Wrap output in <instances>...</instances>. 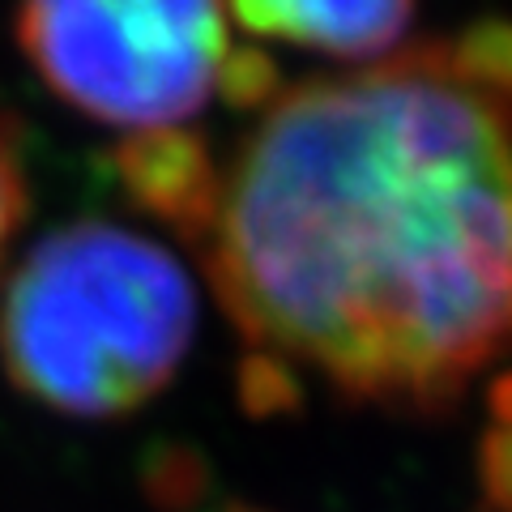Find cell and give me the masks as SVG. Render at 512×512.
I'll list each match as a JSON object with an SVG mask.
<instances>
[{
    "instance_id": "7a4b0ae2",
    "label": "cell",
    "mask_w": 512,
    "mask_h": 512,
    "mask_svg": "<svg viewBox=\"0 0 512 512\" xmlns=\"http://www.w3.org/2000/svg\"><path fill=\"white\" fill-rule=\"evenodd\" d=\"M192 325L197 295L171 252L111 222H77L13 274L0 359L47 410L116 419L175 376Z\"/></svg>"
},
{
    "instance_id": "5b68a950",
    "label": "cell",
    "mask_w": 512,
    "mask_h": 512,
    "mask_svg": "<svg viewBox=\"0 0 512 512\" xmlns=\"http://www.w3.org/2000/svg\"><path fill=\"white\" fill-rule=\"evenodd\" d=\"M244 35L256 39H286L299 47H316L325 56L367 60L384 56L406 39L414 26L410 5H278V0H244L227 9Z\"/></svg>"
},
{
    "instance_id": "52a82bcc",
    "label": "cell",
    "mask_w": 512,
    "mask_h": 512,
    "mask_svg": "<svg viewBox=\"0 0 512 512\" xmlns=\"http://www.w3.org/2000/svg\"><path fill=\"white\" fill-rule=\"evenodd\" d=\"M235 397L248 419H278L303 406V389L291 372V363L269 355V350H248L235 372Z\"/></svg>"
},
{
    "instance_id": "30bf717a",
    "label": "cell",
    "mask_w": 512,
    "mask_h": 512,
    "mask_svg": "<svg viewBox=\"0 0 512 512\" xmlns=\"http://www.w3.org/2000/svg\"><path fill=\"white\" fill-rule=\"evenodd\" d=\"M478 491L487 512H512V427H491L478 444Z\"/></svg>"
},
{
    "instance_id": "6da1fadb",
    "label": "cell",
    "mask_w": 512,
    "mask_h": 512,
    "mask_svg": "<svg viewBox=\"0 0 512 512\" xmlns=\"http://www.w3.org/2000/svg\"><path fill=\"white\" fill-rule=\"evenodd\" d=\"M205 244L256 350L359 406L448 414L512 355V107L436 39L303 82L244 141Z\"/></svg>"
},
{
    "instance_id": "7c38bea8",
    "label": "cell",
    "mask_w": 512,
    "mask_h": 512,
    "mask_svg": "<svg viewBox=\"0 0 512 512\" xmlns=\"http://www.w3.org/2000/svg\"><path fill=\"white\" fill-rule=\"evenodd\" d=\"M487 406H491V419H495V427H512V372L495 376L491 393H487Z\"/></svg>"
},
{
    "instance_id": "9c48e42d",
    "label": "cell",
    "mask_w": 512,
    "mask_h": 512,
    "mask_svg": "<svg viewBox=\"0 0 512 512\" xmlns=\"http://www.w3.org/2000/svg\"><path fill=\"white\" fill-rule=\"evenodd\" d=\"M141 483H146V495L167 508V512H184L192 508L205 495V461L192 453V448H180V444H163L154 448L141 466Z\"/></svg>"
},
{
    "instance_id": "4fadbf2b",
    "label": "cell",
    "mask_w": 512,
    "mask_h": 512,
    "mask_svg": "<svg viewBox=\"0 0 512 512\" xmlns=\"http://www.w3.org/2000/svg\"><path fill=\"white\" fill-rule=\"evenodd\" d=\"M231 512H252V508H231Z\"/></svg>"
},
{
    "instance_id": "3957f363",
    "label": "cell",
    "mask_w": 512,
    "mask_h": 512,
    "mask_svg": "<svg viewBox=\"0 0 512 512\" xmlns=\"http://www.w3.org/2000/svg\"><path fill=\"white\" fill-rule=\"evenodd\" d=\"M18 43L64 103L124 128H175L227 56L218 5H26Z\"/></svg>"
},
{
    "instance_id": "ba28073f",
    "label": "cell",
    "mask_w": 512,
    "mask_h": 512,
    "mask_svg": "<svg viewBox=\"0 0 512 512\" xmlns=\"http://www.w3.org/2000/svg\"><path fill=\"white\" fill-rule=\"evenodd\" d=\"M214 90L239 111H252V107H274L282 99V73L269 52L261 47H227L218 73H214Z\"/></svg>"
},
{
    "instance_id": "277c9868",
    "label": "cell",
    "mask_w": 512,
    "mask_h": 512,
    "mask_svg": "<svg viewBox=\"0 0 512 512\" xmlns=\"http://www.w3.org/2000/svg\"><path fill=\"white\" fill-rule=\"evenodd\" d=\"M116 175L124 192L141 210L188 239L214 235V222L222 210V175L210 158V146L188 133V128H146L128 133L116 146Z\"/></svg>"
},
{
    "instance_id": "8992f818",
    "label": "cell",
    "mask_w": 512,
    "mask_h": 512,
    "mask_svg": "<svg viewBox=\"0 0 512 512\" xmlns=\"http://www.w3.org/2000/svg\"><path fill=\"white\" fill-rule=\"evenodd\" d=\"M444 69L474 90L512 107V22L483 18L466 26L457 39H436Z\"/></svg>"
},
{
    "instance_id": "8fae6325",
    "label": "cell",
    "mask_w": 512,
    "mask_h": 512,
    "mask_svg": "<svg viewBox=\"0 0 512 512\" xmlns=\"http://www.w3.org/2000/svg\"><path fill=\"white\" fill-rule=\"evenodd\" d=\"M26 210V184H22V167L13 154V141L5 133V116H0V252H5L9 235L18 231Z\"/></svg>"
}]
</instances>
